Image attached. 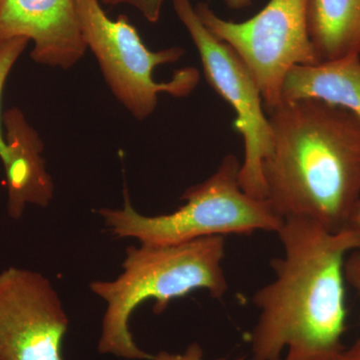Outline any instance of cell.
Wrapping results in <instances>:
<instances>
[{"mask_svg": "<svg viewBox=\"0 0 360 360\" xmlns=\"http://www.w3.org/2000/svg\"><path fill=\"white\" fill-rule=\"evenodd\" d=\"M277 236L284 255L272 259L276 279L252 296L259 315L250 360H330L345 347V262L360 250V233L288 217Z\"/></svg>", "mask_w": 360, "mask_h": 360, "instance_id": "1", "label": "cell"}, {"mask_svg": "<svg viewBox=\"0 0 360 360\" xmlns=\"http://www.w3.org/2000/svg\"><path fill=\"white\" fill-rule=\"evenodd\" d=\"M266 115L272 144L262 175L274 212L329 231L349 227L360 200L359 118L316 99L281 103Z\"/></svg>", "mask_w": 360, "mask_h": 360, "instance_id": "2", "label": "cell"}, {"mask_svg": "<svg viewBox=\"0 0 360 360\" xmlns=\"http://www.w3.org/2000/svg\"><path fill=\"white\" fill-rule=\"evenodd\" d=\"M224 236H210L179 243L155 245L141 243L125 251L122 274L113 281H96L90 290L106 302L98 352L129 360H153L141 349L129 330L135 309L153 300V311L162 314L168 303L195 290L213 298L224 297L227 290L222 262Z\"/></svg>", "mask_w": 360, "mask_h": 360, "instance_id": "3", "label": "cell"}, {"mask_svg": "<svg viewBox=\"0 0 360 360\" xmlns=\"http://www.w3.org/2000/svg\"><path fill=\"white\" fill-rule=\"evenodd\" d=\"M240 165L236 155L225 156L210 179L182 194L186 205L169 214H141L132 207L127 193L122 210L103 208L98 213L116 238H136L146 245H179L210 236H248L255 231L277 233L284 219L269 200H257L241 189Z\"/></svg>", "mask_w": 360, "mask_h": 360, "instance_id": "4", "label": "cell"}, {"mask_svg": "<svg viewBox=\"0 0 360 360\" xmlns=\"http://www.w3.org/2000/svg\"><path fill=\"white\" fill-rule=\"evenodd\" d=\"M75 1L85 44L94 52L112 94L136 120L153 115L160 92L184 97L198 86L200 75L195 68L175 71L168 82L153 77L158 66L180 60L186 53L184 49L149 51L127 15L110 20L101 0Z\"/></svg>", "mask_w": 360, "mask_h": 360, "instance_id": "5", "label": "cell"}, {"mask_svg": "<svg viewBox=\"0 0 360 360\" xmlns=\"http://www.w3.org/2000/svg\"><path fill=\"white\" fill-rule=\"evenodd\" d=\"M307 0H269L243 22L219 18L206 4L194 6L201 22L245 63L255 78L265 111L281 103L288 71L296 65L319 63L310 41Z\"/></svg>", "mask_w": 360, "mask_h": 360, "instance_id": "6", "label": "cell"}, {"mask_svg": "<svg viewBox=\"0 0 360 360\" xmlns=\"http://www.w3.org/2000/svg\"><path fill=\"white\" fill-rule=\"evenodd\" d=\"M172 6L200 53L206 82L236 111L233 127L245 142L239 186L252 198L266 200L262 167L271 151L272 132L259 87L233 49L201 22L191 0H172Z\"/></svg>", "mask_w": 360, "mask_h": 360, "instance_id": "7", "label": "cell"}, {"mask_svg": "<svg viewBox=\"0 0 360 360\" xmlns=\"http://www.w3.org/2000/svg\"><path fill=\"white\" fill-rule=\"evenodd\" d=\"M68 317L58 293L39 272H0V360H65Z\"/></svg>", "mask_w": 360, "mask_h": 360, "instance_id": "8", "label": "cell"}, {"mask_svg": "<svg viewBox=\"0 0 360 360\" xmlns=\"http://www.w3.org/2000/svg\"><path fill=\"white\" fill-rule=\"evenodd\" d=\"M32 40L33 60L70 70L84 56L75 0H0V44Z\"/></svg>", "mask_w": 360, "mask_h": 360, "instance_id": "9", "label": "cell"}, {"mask_svg": "<svg viewBox=\"0 0 360 360\" xmlns=\"http://www.w3.org/2000/svg\"><path fill=\"white\" fill-rule=\"evenodd\" d=\"M15 110L6 115L11 135L8 136L9 160L6 168L8 188V213L20 219L26 205H49L53 196V184L44 167L41 142Z\"/></svg>", "mask_w": 360, "mask_h": 360, "instance_id": "10", "label": "cell"}, {"mask_svg": "<svg viewBox=\"0 0 360 360\" xmlns=\"http://www.w3.org/2000/svg\"><path fill=\"white\" fill-rule=\"evenodd\" d=\"M300 99H316L345 108L360 120V53L293 66L284 79L281 103Z\"/></svg>", "mask_w": 360, "mask_h": 360, "instance_id": "11", "label": "cell"}, {"mask_svg": "<svg viewBox=\"0 0 360 360\" xmlns=\"http://www.w3.org/2000/svg\"><path fill=\"white\" fill-rule=\"evenodd\" d=\"M307 18L319 63L360 53V0H307Z\"/></svg>", "mask_w": 360, "mask_h": 360, "instance_id": "12", "label": "cell"}, {"mask_svg": "<svg viewBox=\"0 0 360 360\" xmlns=\"http://www.w3.org/2000/svg\"><path fill=\"white\" fill-rule=\"evenodd\" d=\"M28 42H30L28 39L18 37L0 44V98H1V92L6 78L14 63L27 46ZM0 160L4 162V167L9 160L8 146L2 137L1 129H0Z\"/></svg>", "mask_w": 360, "mask_h": 360, "instance_id": "13", "label": "cell"}, {"mask_svg": "<svg viewBox=\"0 0 360 360\" xmlns=\"http://www.w3.org/2000/svg\"><path fill=\"white\" fill-rule=\"evenodd\" d=\"M347 281L359 293L360 298V250L350 253L345 262ZM330 360H360V338L349 347H345Z\"/></svg>", "mask_w": 360, "mask_h": 360, "instance_id": "14", "label": "cell"}, {"mask_svg": "<svg viewBox=\"0 0 360 360\" xmlns=\"http://www.w3.org/2000/svg\"><path fill=\"white\" fill-rule=\"evenodd\" d=\"M165 0H101L104 6H116L127 4L136 8L151 23L160 20Z\"/></svg>", "mask_w": 360, "mask_h": 360, "instance_id": "15", "label": "cell"}, {"mask_svg": "<svg viewBox=\"0 0 360 360\" xmlns=\"http://www.w3.org/2000/svg\"><path fill=\"white\" fill-rule=\"evenodd\" d=\"M153 360H205L202 347L198 343H191L184 354H169L160 352L155 355ZM225 360V359H217Z\"/></svg>", "mask_w": 360, "mask_h": 360, "instance_id": "16", "label": "cell"}, {"mask_svg": "<svg viewBox=\"0 0 360 360\" xmlns=\"http://www.w3.org/2000/svg\"><path fill=\"white\" fill-rule=\"evenodd\" d=\"M224 1L229 8L236 9V11L246 8L252 4V0H224Z\"/></svg>", "mask_w": 360, "mask_h": 360, "instance_id": "17", "label": "cell"}, {"mask_svg": "<svg viewBox=\"0 0 360 360\" xmlns=\"http://www.w3.org/2000/svg\"><path fill=\"white\" fill-rule=\"evenodd\" d=\"M349 226L360 233V200L357 202L354 212H352V219H350L349 221Z\"/></svg>", "mask_w": 360, "mask_h": 360, "instance_id": "18", "label": "cell"}]
</instances>
